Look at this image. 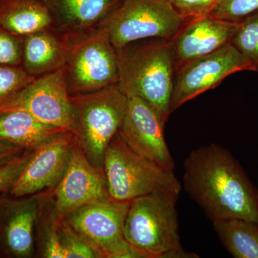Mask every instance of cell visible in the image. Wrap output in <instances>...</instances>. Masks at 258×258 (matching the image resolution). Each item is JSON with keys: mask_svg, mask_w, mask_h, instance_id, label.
<instances>
[{"mask_svg": "<svg viewBox=\"0 0 258 258\" xmlns=\"http://www.w3.org/2000/svg\"><path fill=\"white\" fill-rule=\"evenodd\" d=\"M66 130L45 124L23 111L0 113V140L34 151Z\"/></svg>", "mask_w": 258, "mask_h": 258, "instance_id": "18", "label": "cell"}, {"mask_svg": "<svg viewBox=\"0 0 258 258\" xmlns=\"http://www.w3.org/2000/svg\"><path fill=\"white\" fill-rule=\"evenodd\" d=\"M183 166L181 186L212 222H258V189L228 149L216 144L197 148Z\"/></svg>", "mask_w": 258, "mask_h": 258, "instance_id": "1", "label": "cell"}, {"mask_svg": "<svg viewBox=\"0 0 258 258\" xmlns=\"http://www.w3.org/2000/svg\"><path fill=\"white\" fill-rule=\"evenodd\" d=\"M21 66L0 64V103L35 79Z\"/></svg>", "mask_w": 258, "mask_h": 258, "instance_id": "24", "label": "cell"}, {"mask_svg": "<svg viewBox=\"0 0 258 258\" xmlns=\"http://www.w3.org/2000/svg\"><path fill=\"white\" fill-rule=\"evenodd\" d=\"M25 151L28 150L0 140V167L21 155Z\"/></svg>", "mask_w": 258, "mask_h": 258, "instance_id": "28", "label": "cell"}, {"mask_svg": "<svg viewBox=\"0 0 258 258\" xmlns=\"http://www.w3.org/2000/svg\"><path fill=\"white\" fill-rule=\"evenodd\" d=\"M69 35L71 50L66 67L70 95L118 84V52L106 34L96 28Z\"/></svg>", "mask_w": 258, "mask_h": 258, "instance_id": "7", "label": "cell"}, {"mask_svg": "<svg viewBox=\"0 0 258 258\" xmlns=\"http://www.w3.org/2000/svg\"><path fill=\"white\" fill-rule=\"evenodd\" d=\"M0 26L20 37L54 28L50 13L39 0H0Z\"/></svg>", "mask_w": 258, "mask_h": 258, "instance_id": "19", "label": "cell"}, {"mask_svg": "<svg viewBox=\"0 0 258 258\" xmlns=\"http://www.w3.org/2000/svg\"><path fill=\"white\" fill-rule=\"evenodd\" d=\"M46 7L53 27L66 34L96 28L123 0H39Z\"/></svg>", "mask_w": 258, "mask_h": 258, "instance_id": "16", "label": "cell"}, {"mask_svg": "<svg viewBox=\"0 0 258 258\" xmlns=\"http://www.w3.org/2000/svg\"><path fill=\"white\" fill-rule=\"evenodd\" d=\"M258 12V0H220L207 16L239 23Z\"/></svg>", "mask_w": 258, "mask_h": 258, "instance_id": "22", "label": "cell"}, {"mask_svg": "<svg viewBox=\"0 0 258 258\" xmlns=\"http://www.w3.org/2000/svg\"><path fill=\"white\" fill-rule=\"evenodd\" d=\"M64 258H102L101 254L63 222L59 223Z\"/></svg>", "mask_w": 258, "mask_h": 258, "instance_id": "23", "label": "cell"}, {"mask_svg": "<svg viewBox=\"0 0 258 258\" xmlns=\"http://www.w3.org/2000/svg\"><path fill=\"white\" fill-rule=\"evenodd\" d=\"M74 141V134L66 131L34 150L8 194L25 197L53 189L67 166Z\"/></svg>", "mask_w": 258, "mask_h": 258, "instance_id": "14", "label": "cell"}, {"mask_svg": "<svg viewBox=\"0 0 258 258\" xmlns=\"http://www.w3.org/2000/svg\"><path fill=\"white\" fill-rule=\"evenodd\" d=\"M71 50L69 34L46 29L23 37L21 66L30 76H42L66 66Z\"/></svg>", "mask_w": 258, "mask_h": 258, "instance_id": "17", "label": "cell"}, {"mask_svg": "<svg viewBox=\"0 0 258 258\" xmlns=\"http://www.w3.org/2000/svg\"><path fill=\"white\" fill-rule=\"evenodd\" d=\"M256 71L252 64L231 42L208 55L197 57L176 69L171 97V113L230 75Z\"/></svg>", "mask_w": 258, "mask_h": 258, "instance_id": "11", "label": "cell"}, {"mask_svg": "<svg viewBox=\"0 0 258 258\" xmlns=\"http://www.w3.org/2000/svg\"><path fill=\"white\" fill-rule=\"evenodd\" d=\"M23 37L0 26V64L21 66Z\"/></svg>", "mask_w": 258, "mask_h": 258, "instance_id": "25", "label": "cell"}, {"mask_svg": "<svg viewBox=\"0 0 258 258\" xmlns=\"http://www.w3.org/2000/svg\"><path fill=\"white\" fill-rule=\"evenodd\" d=\"M42 196V191L25 197L0 196V258L35 257Z\"/></svg>", "mask_w": 258, "mask_h": 258, "instance_id": "12", "label": "cell"}, {"mask_svg": "<svg viewBox=\"0 0 258 258\" xmlns=\"http://www.w3.org/2000/svg\"><path fill=\"white\" fill-rule=\"evenodd\" d=\"M45 195L51 217L57 222L88 203L109 198L104 171L91 164L76 139L63 174Z\"/></svg>", "mask_w": 258, "mask_h": 258, "instance_id": "10", "label": "cell"}, {"mask_svg": "<svg viewBox=\"0 0 258 258\" xmlns=\"http://www.w3.org/2000/svg\"><path fill=\"white\" fill-rule=\"evenodd\" d=\"M231 43L258 71V12L240 22Z\"/></svg>", "mask_w": 258, "mask_h": 258, "instance_id": "21", "label": "cell"}, {"mask_svg": "<svg viewBox=\"0 0 258 258\" xmlns=\"http://www.w3.org/2000/svg\"><path fill=\"white\" fill-rule=\"evenodd\" d=\"M118 86L127 98L149 103L164 122L171 115L176 66L170 40L148 39L117 50Z\"/></svg>", "mask_w": 258, "mask_h": 258, "instance_id": "2", "label": "cell"}, {"mask_svg": "<svg viewBox=\"0 0 258 258\" xmlns=\"http://www.w3.org/2000/svg\"><path fill=\"white\" fill-rule=\"evenodd\" d=\"M220 242L235 258H258V222L230 218L212 222Z\"/></svg>", "mask_w": 258, "mask_h": 258, "instance_id": "20", "label": "cell"}, {"mask_svg": "<svg viewBox=\"0 0 258 258\" xmlns=\"http://www.w3.org/2000/svg\"><path fill=\"white\" fill-rule=\"evenodd\" d=\"M103 171L111 200L130 203L150 194H180L181 183L169 171L134 151L120 134L111 141L103 160Z\"/></svg>", "mask_w": 258, "mask_h": 258, "instance_id": "4", "label": "cell"}, {"mask_svg": "<svg viewBox=\"0 0 258 258\" xmlns=\"http://www.w3.org/2000/svg\"><path fill=\"white\" fill-rule=\"evenodd\" d=\"M15 110L27 112L45 124L76 134V111L68 88L66 66L37 76L0 103V113Z\"/></svg>", "mask_w": 258, "mask_h": 258, "instance_id": "9", "label": "cell"}, {"mask_svg": "<svg viewBox=\"0 0 258 258\" xmlns=\"http://www.w3.org/2000/svg\"><path fill=\"white\" fill-rule=\"evenodd\" d=\"M186 23L167 0H123L98 28L119 50L148 39L171 40Z\"/></svg>", "mask_w": 258, "mask_h": 258, "instance_id": "6", "label": "cell"}, {"mask_svg": "<svg viewBox=\"0 0 258 258\" xmlns=\"http://www.w3.org/2000/svg\"><path fill=\"white\" fill-rule=\"evenodd\" d=\"M33 151H25L8 164L0 167V193H8L27 162L31 157Z\"/></svg>", "mask_w": 258, "mask_h": 258, "instance_id": "27", "label": "cell"}, {"mask_svg": "<svg viewBox=\"0 0 258 258\" xmlns=\"http://www.w3.org/2000/svg\"><path fill=\"white\" fill-rule=\"evenodd\" d=\"M76 115L75 139L93 166L103 170L108 144L123 123L128 98L118 85L71 95Z\"/></svg>", "mask_w": 258, "mask_h": 258, "instance_id": "5", "label": "cell"}, {"mask_svg": "<svg viewBox=\"0 0 258 258\" xmlns=\"http://www.w3.org/2000/svg\"><path fill=\"white\" fill-rule=\"evenodd\" d=\"M179 194L157 192L129 204L125 240L142 258L195 257L181 247L176 205Z\"/></svg>", "mask_w": 258, "mask_h": 258, "instance_id": "3", "label": "cell"}, {"mask_svg": "<svg viewBox=\"0 0 258 258\" xmlns=\"http://www.w3.org/2000/svg\"><path fill=\"white\" fill-rule=\"evenodd\" d=\"M129 204L102 199L78 209L62 222L93 246L102 258H142L125 240Z\"/></svg>", "mask_w": 258, "mask_h": 258, "instance_id": "8", "label": "cell"}, {"mask_svg": "<svg viewBox=\"0 0 258 258\" xmlns=\"http://www.w3.org/2000/svg\"><path fill=\"white\" fill-rule=\"evenodd\" d=\"M165 123L149 103L138 97H131L118 134L136 152L174 171L175 163L164 137Z\"/></svg>", "mask_w": 258, "mask_h": 258, "instance_id": "13", "label": "cell"}, {"mask_svg": "<svg viewBox=\"0 0 258 258\" xmlns=\"http://www.w3.org/2000/svg\"><path fill=\"white\" fill-rule=\"evenodd\" d=\"M185 21L207 16L220 0H167Z\"/></svg>", "mask_w": 258, "mask_h": 258, "instance_id": "26", "label": "cell"}, {"mask_svg": "<svg viewBox=\"0 0 258 258\" xmlns=\"http://www.w3.org/2000/svg\"><path fill=\"white\" fill-rule=\"evenodd\" d=\"M239 23L208 16L187 22L170 40L176 71L183 64L230 43Z\"/></svg>", "mask_w": 258, "mask_h": 258, "instance_id": "15", "label": "cell"}]
</instances>
